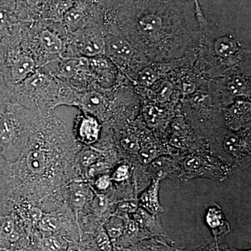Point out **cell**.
Listing matches in <instances>:
<instances>
[{
	"mask_svg": "<svg viewBox=\"0 0 251 251\" xmlns=\"http://www.w3.org/2000/svg\"><path fill=\"white\" fill-rule=\"evenodd\" d=\"M89 70L96 89H109L117 80V67L105 54L88 58Z\"/></svg>",
	"mask_w": 251,
	"mask_h": 251,
	"instance_id": "cell-11",
	"label": "cell"
},
{
	"mask_svg": "<svg viewBox=\"0 0 251 251\" xmlns=\"http://www.w3.org/2000/svg\"><path fill=\"white\" fill-rule=\"evenodd\" d=\"M250 103L238 102L229 109L227 112V122L233 128H239L250 122Z\"/></svg>",
	"mask_w": 251,
	"mask_h": 251,
	"instance_id": "cell-20",
	"label": "cell"
},
{
	"mask_svg": "<svg viewBox=\"0 0 251 251\" xmlns=\"http://www.w3.org/2000/svg\"><path fill=\"white\" fill-rule=\"evenodd\" d=\"M75 108L93 115L100 122L106 120L110 114L108 99L98 89L82 91Z\"/></svg>",
	"mask_w": 251,
	"mask_h": 251,
	"instance_id": "cell-12",
	"label": "cell"
},
{
	"mask_svg": "<svg viewBox=\"0 0 251 251\" xmlns=\"http://www.w3.org/2000/svg\"><path fill=\"white\" fill-rule=\"evenodd\" d=\"M69 34L95 25H103V14L95 0H76L61 21Z\"/></svg>",
	"mask_w": 251,
	"mask_h": 251,
	"instance_id": "cell-6",
	"label": "cell"
},
{
	"mask_svg": "<svg viewBox=\"0 0 251 251\" xmlns=\"http://www.w3.org/2000/svg\"><path fill=\"white\" fill-rule=\"evenodd\" d=\"M10 90L5 81L1 52H0V117L2 115L6 104L9 103Z\"/></svg>",
	"mask_w": 251,
	"mask_h": 251,
	"instance_id": "cell-24",
	"label": "cell"
},
{
	"mask_svg": "<svg viewBox=\"0 0 251 251\" xmlns=\"http://www.w3.org/2000/svg\"><path fill=\"white\" fill-rule=\"evenodd\" d=\"M245 88V80L241 77H234L229 84V90L234 94H242Z\"/></svg>",
	"mask_w": 251,
	"mask_h": 251,
	"instance_id": "cell-33",
	"label": "cell"
},
{
	"mask_svg": "<svg viewBox=\"0 0 251 251\" xmlns=\"http://www.w3.org/2000/svg\"><path fill=\"white\" fill-rule=\"evenodd\" d=\"M46 0H16L14 14L19 23L41 20Z\"/></svg>",
	"mask_w": 251,
	"mask_h": 251,
	"instance_id": "cell-14",
	"label": "cell"
},
{
	"mask_svg": "<svg viewBox=\"0 0 251 251\" xmlns=\"http://www.w3.org/2000/svg\"><path fill=\"white\" fill-rule=\"evenodd\" d=\"M179 176L181 179L184 181L196 177L220 179L225 177L226 171L218 162L210 158L201 156H188L181 163Z\"/></svg>",
	"mask_w": 251,
	"mask_h": 251,
	"instance_id": "cell-7",
	"label": "cell"
},
{
	"mask_svg": "<svg viewBox=\"0 0 251 251\" xmlns=\"http://www.w3.org/2000/svg\"><path fill=\"white\" fill-rule=\"evenodd\" d=\"M93 189L88 181L83 179H74L66 185L64 188V201L72 211L78 227V216L93 198Z\"/></svg>",
	"mask_w": 251,
	"mask_h": 251,
	"instance_id": "cell-8",
	"label": "cell"
},
{
	"mask_svg": "<svg viewBox=\"0 0 251 251\" xmlns=\"http://www.w3.org/2000/svg\"><path fill=\"white\" fill-rule=\"evenodd\" d=\"M5 251H23L22 250H16V251H9V250H6Z\"/></svg>",
	"mask_w": 251,
	"mask_h": 251,
	"instance_id": "cell-40",
	"label": "cell"
},
{
	"mask_svg": "<svg viewBox=\"0 0 251 251\" xmlns=\"http://www.w3.org/2000/svg\"><path fill=\"white\" fill-rule=\"evenodd\" d=\"M97 244L101 250L108 249L110 247V238L106 232H101L99 233L97 239Z\"/></svg>",
	"mask_w": 251,
	"mask_h": 251,
	"instance_id": "cell-35",
	"label": "cell"
},
{
	"mask_svg": "<svg viewBox=\"0 0 251 251\" xmlns=\"http://www.w3.org/2000/svg\"><path fill=\"white\" fill-rule=\"evenodd\" d=\"M218 249H219V244L217 241L214 240L203 242L196 247L181 249V251H218Z\"/></svg>",
	"mask_w": 251,
	"mask_h": 251,
	"instance_id": "cell-30",
	"label": "cell"
},
{
	"mask_svg": "<svg viewBox=\"0 0 251 251\" xmlns=\"http://www.w3.org/2000/svg\"><path fill=\"white\" fill-rule=\"evenodd\" d=\"M41 244L43 251H61L62 250V244L58 239L54 236L43 238Z\"/></svg>",
	"mask_w": 251,
	"mask_h": 251,
	"instance_id": "cell-28",
	"label": "cell"
},
{
	"mask_svg": "<svg viewBox=\"0 0 251 251\" xmlns=\"http://www.w3.org/2000/svg\"><path fill=\"white\" fill-rule=\"evenodd\" d=\"M172 90H173V87H172L171 84L170 82H167L162 84L159 90H158V94H157L158 100L161 102L168 100L172 93Z\"/></svg>",
	"mask_w": 251,
	"mask_h": 251,
	"instance_id": "cell-34",
	"label": "cell"
},
{
	"mask_svg": "<svg viewBox=\"0 0 251 251\" xmlns=\"http://www.w3.org/2000/svg\"><path fill=\"white\" fill-rule=\"evenodd\" d=\"M41 112L9 102L0 117V151L11 164L27 147Z\"/></svg>",
	"mask_w": 251,
	"mask_h": 251,
	"instance_id": "cell-2",
	"label": "cell"
},
{
	"mask_svg": "<svg viewBox=\"0 0 251 251\" xmlns=\"http://www.w3.org/2000/svg\"><path fill=\"white\" fill-rule=\"evenodd\" d=\"M105 54L103 25H95L69 34L67 51L63 57H90Z\"/></svg>",
	"mask_w": 251,
	"mask_h": 251,
	"instance_id": "cell-5",
	"label": "cell"
},
{
	"mask_svg": "<svg viewBox=\"0 0 251 251\" xmlns=\"http://www.w3.org/2000/svg\"><path fill=\"white\" fill-rule=\"evenodd\" d=\"M12 188L10 179L9 163L0 151V218L12 211Z\"/></svg>",
	"mask_w": 251,
	"mask_h": 251,
	"instance_id": "cell-13",
	"label": "cell"
},
{
	"mask_svg": "<svg viewBox=\"0 0 251 251\" xmlns=\"http://www.w3.org/2000/svg\"><path fill=\"white\" fill-rule=\"evenodd\" d=\"M70 122L57 108L41 112L27 147L9 164L13 202L26 200L44 213L63 205L66 185L80 179L75 161L82 146L74 138Z\"/></svg>",
	"mask_w": 251,
	"mask_h": 251,
	"instance_id": "cell-1",
	"label": "cell"
},
{
	"mask_svg": "<svg viewBox=\"0 0 251 251\" xmlns=\"http://www.w3.org/2000/svg\"><path fill=\"white\" fill-rule=\"evenodd\" d=\"M67 251H82L79 246H77L75 244H69V247H68Z\"/></svg>",
	"mask_w": 251,
	"mask_h": 251,
	"instance_id": "cell-38",
	"label": "cell"
},
{
	"mask_svg": "<svg viewBox=\"0 0 251 251\" xmlns=\"http://www.w3.org/2000/svg\"><path fill=\"white\" fill-rule=\"evenodd\" d=\"M104 54L114 64L125 69L134 57V46L119 33L105 32Z\"/></svg>",
	"mask_w": 251,
	"mask_h": 251,
	"instance_id": "cell-9",
	"label": "cell"
},
{
	"mask_svg": "<svg viewBox=\"0 0 251 251\" xmlns=\"http://www.w3.org/2000/svg\"><path fill=\"white\" fill-rule=\"evenodd\" d=\"M76 0H46L41 20L60 22L64 14L75 4Z\"/></svg>",
	"mask_w": 251,
	"mask_h": 251,
	"instance_id": "cell-18",
	"label": "cell"
},
{
	"mask_svg": "<svg viewBox=\"0 0 251 251\" xmlns=\"http://www.w3.org/2000/svg\"><path fill=\"white\" fill-rule=\"evenodd\" d=\"M170 166L171 163L166 158H158L156 161H153L151 166L153 173L156 175V179H162V178L166 176L168 174V170Z\"/></svg>",
	"mask_w": 251,
	"mask_h": 251,
	"instance_id": "cell-27",
	"label": "cell"
},
{
	"mask_svg": "<svg viewBox=\"0 0 251 251\" xmlns=\"http://www.w3.org/2000/svg\"><path fill=\"white\" fill-rule=\"evenodd\" d=\"M130 168L128 165L121 164L114 171L110 177L111 180L120 182V181H125L128 177L130 174Z\"/></svg>",
	"mask_w": 251,
	"mask_h": 251,
	"instance_id": "cell-29",
	"label": "cell"
},
{
	"mask_svg": "<svg viewBox=\"0 0 251 251\" xmlns=\"http://www.w3.org/2000/svg\"><path fill=\"white\" fill-rule=\"evenodd\" d=\"M159 180L155 179L152 184L142 194L140 197V206L147 212L152 215H157L163 211L159 202Z\"/></svg>",
	"mask_w": 251,
	"mask_h": 251,
	"instance_id": "cell-19",
	"label": "cell"
},
{
	"mask_svg": "<svg viewBox=\"0 0 251 251\" xmlns=\"http://www.w3.org/2000/svg\"><path fill=\"white\" fill-rule=\"evenodd\" d=\"M59 85L57 79L38 69L23 82L13 86L9 102H13L40 112L57 108Z\"/></svg>",
	"mask_w": 251,
	"mask_h": 251,
	"instance_id": "cell-4",
	"label": "cell"
},
{
	"mask_svg": "<svg viewBox=\"0 0 251 251\" xmlns=\"http://www.w3.org/2000/svg\"><path fill=\"white\" fill-rule=\"evenodd\" d=\"M17 220L12 212L0 218V249L5 250L7 246L17 242L20 238Z\"/></svg>",
	"mask_w": 251,
	"mask_h": 251,
	"instance_id": "cell-17",
	"label": "cell"
},
{
	"mask_svg": "<svg viewBox=\"0 0 251 251\" xmlns=\"http://www.w3.org/2000/svg\"><path fill=\"white\" fill-rule=\"evenodd\" d=\"M214 52L216 57L221 60H232L234 56L237 55L239 47L237 42L232 37H220L214 42Z\"/></svg>",
	"mask_w": 251,
	"mask_h": 251,
	"instance_id": "cell-22",
	"label": "cell"
},
{
	"mask_svg": "<svg viewBox=\"0 0 251 251\" xmlns=\"http://www.w3.org/2000/svg\"><path fill=\"white\" fill-rule=\"evenodd\" d=\"M156 75L152 69L147 68L140 73L139 80L140 83L145 86H149L154 82L156 80Z\"/></svg>",
	"mask_w": 251,
	"mask_h": 251,
	"instance_id": "cell-32",
	"label": "cell"
},
{
	"mask_svg": "<svg viewBox=\"0 0 251 251\" xmlns=\"http://www.w3.org/2000/svg\"><path fill=\"white\" fill-rule=\"evenodd\" d=\"M146 112V116L148 117V121L151 122H155L157 116H158V114H157V111L155 110V108H151V107H148Z\"/></svg>",
	"mask_w": 251,
	"mask_h": 251,
	"instance_id": "cell-36",
	"label": "cell"
},
{
	"mask_svg": "<svg viewBox=\"0 0 251 251\" xmlns=\"http://www.w3.org/2000/svg\"><path fill=\"white\" fill-rule=\"evenodd\" d=\"M74 117L73 133L82 146H92L97 143L101 132V125L97 117L78 110Z\"/></svg>",
	"mask_w": 251,
	"mask_h": 251,
	"instance_id": "cell-10",
	"label": "cell"
},
{
	"mask_svg": "<svg viewBox=\"0 0 251 251\" xmlns=\"http://www.w3.org/2000/svg\"><path fill=\"white\" fill-rule=\"evenodd\" d=\"M224 145L226 151L236 156L242 154L244 150L241 140L237 135L234 134L229 135L226 137Z\"/></svg>",
	"mask_w": 251,
	"mask_h": 251,
	"instance_id": "cell-25",
	"label": "cell"
},
{
	"mask_svg": "<svg viewBox=\"0 0 251 251\" xmlns=\"http://www.w3.org/2000/svg\"><path fill=\"white\" fill-rule=\"evenodd\" d=\"M219 251H239L236 250V249H229V248L224 246V247H219Z\"/></svg>",
	"mask_w": 251,
	"mask_h": 251,
	"instance_id": "cell-39",
	"label": "cell"
},
{
	"mask_svg": "<svg viewBox=\"0 0 251 251\" xmlns=\"http://www.w3.org/2000/svg\"><path fill=\"white\" fill-rule=\"evenodd\" d=\"M205 221L215 241L225 237L230 231V226L225 217L221 206L216 203H213L206 209Z\"/></svg>",
	"mask_w": 251,
	"mask_h": 251,
	"instance_id": "cell-15",
	"label": "cell"
},
{
	"mask_svg": "<svg viewBox=\"0 0 251 251\" xmlns=\"http://www.w3.org/2000/svg\"><path fill=\"white\" fill-rule=\"evenodd\" d=\"M183 90H184V92H186V93H191V92H192L193 90H194V87H193V85L191 83L184 84V87H183Z\"/></svg>",
	"mask_w": 251,
	"mask_h": 251,
	"instance_id": "cell-37",
	"label": "cell"
},
{
	"mask_svg": "<svg viewBox=\"0 0 251 251\" xmlns=\"http://www.w3.org/2000/svg\"><path fill=\"white\" fill-rule=\"evenodd\" d=\"M16 3L0 1V43L11 35L18 22L15 16Z\"/></svg>",
	"mask_w": 251,
	"mask_h": 251,
	"instance_id": "cell-16",
	"label": "cell"
},
{
	"mask_svg": "<svg viewBox=\"0 0 251 251\" xmlns=\"http://www.w3.org/2000/svg\"><path fill=\"white\" fill-rule=\"evenodd\" d=\"M126 251H181L168 244L164 238L155 237L144 239Z\"/></svg>",
	"mask_w": 251,
	"mask_h": 251,
	"instance_id": "cell-21",
	"label": "cell"
},
{
	"mask_svg": "<svg viewBox=\"0 0 251 251\" xmlns=\"http://www.w3.org/2000/svg\"><path fill=\"white\" fill-rule=\"evenodd\" d=\"M126 224L125 219L121 216H112L105 226V231L109 238L117 239L121 237L125 234Z\"/></svg>",
	"mask_w": 251,
	"mask_h": 251,
	"instance_id": "cell-23",
	"label": "cell"
},
{
	"mask_svg": "<svg viewBox=\"0 0 251 251\" xmlns=\"http://www.w3.org/2000/svg\"><path fill=\"white\" fill-rule=\"evenodd\" d=\"M218 251H219V249H218Z\"/></svg>",
	"mask_w": 251,
	"mask_h": 251,
	"instance_id": "cell-41",
	"label": "cell"
},
{
	"mask_svg": "<svg viewBox=\"0 0 251 251\" xmlns=\"http://www.w3.org/2000/svg\"><path fill=\"white\" fill-rule=\"evenodd\" d=\"M120 145L126 151L131 153H138L140 150L138 138L132 133H125L122 135L120 139Z\"/></svg>",
	"mask_w": 251,
	"mask_h": 251,
	"instance_id": "cell-26",
	"label": "cell"
},
{
	"mask_svg": "<svg viewBox=\"0 0 251 251\" xmlns=\"http://www.w3.org/2000/svg\"><path fill=\"white\" fill-rule=\"evenodd\" d=\"M111 177L108 174L102 175L94 180V188L99 191H106L111 184Z\"/></svg>",
	"mask_w": 251,
	"mask_h": 251,
	"instance_id": "cell-31",
	"label": "cell"
},
{
	"mask_svg": "<svg viewBox=\"0 0 251 251\" xmlns=\"http://www.w3.org/2000/svg\"><path fill=\"white\" fill-rule=\"evenodd\" d=\"M21 38L37 63L38 69L64 57L69 33L60 22L39 20L22 23Z\"/></svg>",
	"mask_w": 251,
	"mask_h": 251,
	"instance_id": "cell-3",
	"label": "cell"
}]
</instances>
